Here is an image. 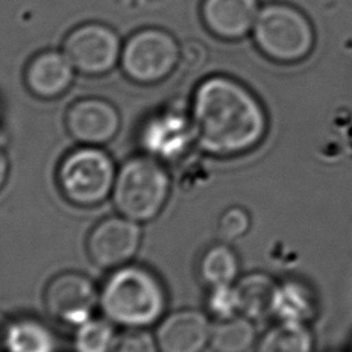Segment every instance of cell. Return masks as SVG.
Returning <instances> with one entry per match:
<instances>
[{
  "label": "cell",
  "mask_w": 352,
  "mask_h": 352,
  "mask_svg": "<svg viewBox=\"0 0 352 352\" xmlns=\"http://www.w3.org/2000/svg\"><path fill=\"white\" fill-rule=\"evenodd\" d=\"M191 118L199 148L219 158L246 154L267 132V118L258 102L226 77H210L198 87Z\"/></svg>",
  "instance_id": "obj_1"
},
{
  "label": "cell",
  "mask_w": 352,
  "mask_h": 352,
  "mask_svg": "<svg viewBox=\"0 0 352 352\" xmlns=\"http://www.w3.org/2000/svg\"><path fill=\"white\" fill-rule=\"evenodd\" d=\"M168 305L161 279L148 268L125 264L116 268L99 289L106 319L124 329H147L158 323Z\"/></svg>",
  "instance_id": "obj_2"
},
{
  "label": "cell",
  "mask_w": 352,
  "mask_h": 352,
  "mask_svg": "<svg viewBox=\"0 0 352 352\" xmlns=\"http://www.w3.org/2000/svg\"><path fill=\"white\" fill-rule=\"evenodd\" d=\"M169 191L170 177L162 162L143 154L131 157L120 166L111 199L121 216L146 223L161 213Z\"/></svg>",
  "instance_id": "obj_3"
},
{
  "label": "cell",
  "mask_w": 352,
  "mask_h": 352,
  "mask_svg": "<svg viewBox=\"0 0 352 352\" xmlns=\"http://www.w3.org/2000/svg\"><path fill=\"white\" fill-rule=\"evenodd\" d=\"M117 169L99 146H82L66 154L56 172L59 191L72 205L92 208L111 197Z\"/></svg>",
  "instance_id": "obj_4"
},
{
  "label": "cell",
  "mask_w": 352,
  "mask_h": 352,
  "mask_svg": "<svg viewBox=\"0 0 352 352\" xmlns=\"http://www.w3.org/2000/svg\"><path fill=\"white\" fill-rule=\"evenodd\" d=\"M253 28L258 45L276 59H298L312 45L309 23L292 7L268 6L263 8L258 11Z\"/></svg>",
  "instance_id": "obj_5"
},
{
  "label": "cell",
  "mask_w": 352,
  "mask_h": 352,
  "mask_svg": "<svg viewBox=\"0 0 352 352\" xmlns=\"http://www.w3.org/2000/svg\"><path fill=\"white\" fill-rule=\"evenodd\" d=\"M176 40L160 29H146L133 34L121 51V63L126 74L140 82L164 78L179 60Z\"/></svg>",
  "instance_id": "obj_6"
},
{
  "label": "cell",
  "mask_w": 352,
  "mask_h": 352,
  "mask_svg": "<svg viewBox=\"0 0 352 352\" xmlns=\"http://www.w3.org/2000/svg\"><path fill=\"white\" fill-rule=\"evenodd\" d=\"M44 305L55 320L77 327L94 318L99 305V290L92 279L81 272H60L47 283Z\"/></svg>",
  "instance_id": "obj_7"
},
{
  "label": "cell",
  "mask_w": 352,
  "mask_h": 352,
  "mask_svg": "<svg viewBox=\"0 0 352 352\" xmlns=\"http://www.w3.org/2000/svg\"><path fill=\"white\" fill-rule=\"evenodd\" d=\"M140 241L139 223L121 214L104 217L89 231L87 253L99 268L116 270L129 264L139 250Z\"/></svg>",
  "instance_id": "obj_8"
},
{
  "label": "cell",
  "mask_w": 352,
  "mask_h": 352,
  "mask_svg": "<svg viewBox=\"0 0 352 352\" xmlns=\"http://www.w3.org/2000/svg\"><path fill=\"white\" fill-rule=\"evenodd\" d=\"M139 140L144 154L161 162L177 161L195 142L191 114L188 116L180 109L157 113L144 122Z\"/></svg>",
  "instance_id": "obj_9"
},
{
  "label": "cell",
  "mask_w": 352,
  "mask_h": 352,
  "mask_svg": "<svg viewBox=\"0 0 352 352\" xmlns=\"http://www.w3.org/2000/svg\"><path fill=\"white\" fill-rule=\"evenodd\" d=\"M63 52L80 72L99 74L116 65L121 55V43L110 28L89 23L67 36Z\"/></svg>",
  "instance_id": "obj_10"
},
{
  "label": "cell",
  "mask_w": 352,
  "mask_h": 352,
  "mask_svg": "<svg viewBox=\"0 0 352 352\" xmlns=\"http://www.w3.org/2000/svg\"><path fill=\"white\" fill-rule=\"evenodd\" d=\"M120 122L117 109L96 98L73 103L66 114L67 132L84 146H102L110 142L117 135Z\"/></svg>",
  "instance_id": "obj_11"
},
{
  "label": "cell",
  "mask_w": 352,
  "mask_h": 352,
  "mask_svg": "<svg viewBox=\"0 0 352 352\" xmlns=\"http://www.w3.org/2000/svg\"><path fill=\"white\" fill-rule=\"evenodd\" d=\"M212 324L198 309L175 311L161 319L155 330L160 352H204L209 345Z\"/></svg>",
  "instance_id": "obj_12"
},
{
  "label": "cell",
  "mask_w": 352,
  "mask_h": 352,
  "mask_svg": "<svg viewBox=\"0 0 352 352\" xmlns=\"http://www.w3.org/2000/svg\"><path fill=\"white\" fill-rule=\"evenodd\" d=\"M319 314V297L304 279L289 276L276 280L271 302V316L276 322L311 324Z\"/></svg>",
  "instance_id": "obj_13"
},
{
  "label": "cell",
  "mask_w": 352,
  "mask_h": 352,
  "mask_svg": "<svg viewBox=\"0 0 352 352\" xmlns=\"http://www.w3.org/2000/svg\"><path fill=\"white\" fill-rule=\"evenodd\" d=\"M74 66L65 52L47 51L37 55L29 65L26 80L29 88L43 98L62 94L73 81Z\"/></svg>",
  "instance_id": "obj_14"
},
{
  "label": "cell",
  "mask_w": 352,
  "mask_h": 352,
  "mask_svg": "<svg viewBox=\"0 0 352 352\" xmlns=\"http://www.w3.org/2000/svg\"><path fill=\"white\" fill-rule=\"evenodd\" d=\"M256 0H205L204 18L208 26L223 37H239L256 22Z\"/></svg>",
  "instance_id": "obj_15"
},
{
  "label": "cell",
  "mask_w": 352,
  "mask_h": 352,
  "mask_svg": "<svg viewBox=\"0 0 352 352\" xmlns=\"http://www.w3.org/2000/svg\"><path fill=\"white\" fill-rule=\"evenodd\" d=\"M58 340L52 329L34 316L10 319L4 349L7 352H56Z\"/></svg>",
  "instance_id": "obj_16"
},
{
  "label": "cell",
  "mask_w": 352,
  "mask_h": 352,
  "mask_svg": "<svg viewBox=\"0 0 352 352\" xmlns=\"http://www.w3.org/2000/svg\"><path fill=\"white\" fill-rule=\"evenodd\" d=\"M235 286L241 301V315L254 322L271 315L276 280L270 274L263 271L248 272L238 278Z\"/></svg>",
  "instance_id": "obj_17"
},
{
  "label": "cell",
  "mask_w": 352,
  "mask_h": 352,
  "mask_svg": "<svg viewBox=\"0 0 352 352\" xmlns=\"http://www.w3.org/2000/svg\"><path fill=\"white\" fill-rule=\"evenodd\" d=\"M254 352H315L311 324L275 322L257 338Z\"/></svg>",
  "instance_id": "obj_18"
},
{
  "label": "cell",
  "mask_w": 352,
  "mask_h": 352,
  "mask_svg": "<svg viewBox=\"0 0 352 352\" xmlns=\"http://www.w3.org/2000/svg\"><path fill=\"white\" fill-rule=\"evenodd\" d=\"M198 274L202 282L210 287L235 283L239 276V258L228 242L209 246L198 263Z\"/></svg>",
  "instance_id": "obj_19"
},
{
  "label": "cell",
  "mask_w": 352,
  "mask_h": 352,
  "mask_svg": "<svg viewBox=\"0 0 352 352\" xmlns=\"http://www.w3.org/2000/svg\"><path fill=\"white\" fill-rule=\"evenodd\" d=\"M257 333L254 320L236 315L212 327L209 346L213 352H248L254 348Z\"/></svg>",
  "instance_id": "obj_20"
},
{
  "label": "cell",
  "mask_w": 352,
  "mask_h": 352,
  "mask_svg": "<svg viewBox=\"0 0 352 352\" xmlns=\"http://www.w3.org/2000/svg\"><path fill=\"white\" fill-rule=\"evenodd\" d=\"M117 336L109 319L91 318L76 327L73 345L76 352H111Z\"/></svg>",
  "instance_id": "obj_21"
},
{
  "label": "cell",
  "mask_w": 352,
  "mask_h": 352,
  "mask_svg": "<svg viewBox=\"0 0 352 352\" xmlns=\"http://www.w3.org/2000/svg\"><path fill=\"white\" fill-rule=\"evenodd\" d=\"M208 315L217 322L241 315V301L235 283L210 286L205 298Z\"/></svg>",
  "instance_id": "obj_22"
},
{
  "label": "cell",
  "mask_w": 352,
  "mask_h": 352,
  "mask_svg": "<svg viewBox=\"0 0 352 352\" xmlns=\"http://www.w3.org/2000/svg\"><path fill=\"white\" fill-rule=\"evenodd\" d=\"M252 227V217L243 206H230L219 217L217 235L223 242H232L243 235Z\"/></svg>",
  "instance_id": "obj_23"
},
{
  "label": "cell",
  "mask_w": 352,
  "mask_h": 352,
  "mask_svg": "<svg viewBox=\"0 0 352 352\" xmlns=\"http://www.w3.org/2000/svg\"><path fill=\"white\" fill-rule=\"evenodd\" d=\"M111 352H160L155 336L146 329H126L117 337Z\"/></svg>",
  "instance_id": "obj_24"
},
{
  "label": "cell",
  "mask_w": 352,
  "mask_h": 352,
  "mask_svg": "<svg viewBox=\"0 0 352 352\" xmlns=\"http://www.w3.org/2000/svg\"><path fill=\"white\" fill-rule=\"evenodd\" d=\"M10 172V162L4 150V139H0V190L3 188Z\"/></svg>",
  "instance_id": "obj_25"
},
{
  "label": "cell",
  "mask_w": 352,
  "mask_h": 352,
  "mask_svg": "<svg viewBox=\"0 0 352 352\" xmlns=\"http://www.w3.org/2000/svg\"><path fill=\"white\" fill-rule=\"evenodd\" d=\"M8 323H10V319L3 312H0V349H3L4 344H6Z\"/></svg>",
  "instance_id": "obj_26"
},
{
  "label": "cell",
  "mask_w": 352,
  "mask_h": 352,
  "mask_svg": "<svg viewBox=\"0 0 352 352\" xmlns=\"http://www.w3.org/2000/svg\"><path fill=\"white\" fill-rule=\"evenodd\" d=\"M0 139H4V136H3V133H1V131H0Z\"/></svg>",
  "instance_id": "obj_27"
},
{
  "label": "cell",
  "mask_w": 352,
  "mask_h": 352,
  "mask_svg": "<svg viewBox=\"0 0 352 352\" xmlns=\"http://www.w3.org/2000/svg\"><path fill=\"white\" fill-rule=\"evenodd\" d=\"M351 352H352V351H351Z\"/></svg>",
  "instance_id": "obj_28"
}]
</instances>
